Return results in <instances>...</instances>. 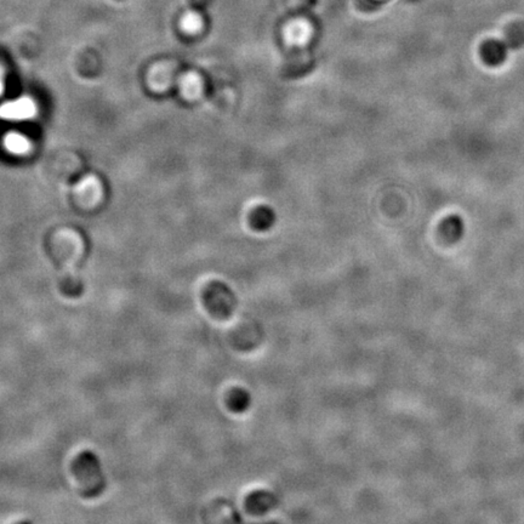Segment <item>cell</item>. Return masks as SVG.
<instances>
[{"instance_id":"cell-4","label":"cell","mask_w":524,"mask_h":524,"mask_svg":"<svg viewBox=\"0 0 524 524\" xmlns=\"http://www.w3.org/2000/svg\"><path fill=\"white\" fill-rule=\"evenodd\" d=\"M440 231L446 241L451 243L459 241L465 232V222L462 216L449 215L442 221Z\"/></svg>"},{"instance_id":"cell-5","label":"cell","mask_w":524,"mask_h":524,"mask_svg":"<svg viewBox=\"0 0 524 524\" xmlns=\"http://www.w3.org/2000/svg\"><path fill=\"white\" fill-rule=\"evenodd\" d=\"M4 146L9 152L16 156H22L25 153L28 152L29 150V141L27 140L26 137L21 135V134H9L4 140Z\"/></svg>"},{"instance_id":"cell-2","label":"cell","mask_w":524,"mask_h":524,"mask_svg":"<svg viewBox=\"0 0 524 524\" xmlns=\"http://www.w3.org/2000/svg\"><path fill=\"white\" fill-rule=\"evenodd\" d=\"M313 64L315 60L312 53L305 49H299L298 51L289 55L282 69V74L287 78H298L309 73L313 69Z\"/></svg>"},{"instance_id":"cell-1","label":"cell","mask_w":524,"mask_h":524,"mask_svg":"<svg viewBox=\"0 0 524 524\" xmlns=\"http://www.w3.org/2000/svg\"><path fill=\"white\" fill-rule=\"evenodd\" d=\"M36 112L37 107L34 101L26 96L0 106V118L4 121H28L34 117Z\"/></svg>"},{"instance_id":"cell-6","label":"cell","mask_w":524,"mask_h":524,"mask_svg":"<svg viewBox=\"0 0 524 524\" xmlns=\"http://www.w3.org/2000/svg\"><path fill=\"white\" fill-rule=\"evenodd\" d=\"M505 42L508 43L510 47H523L524 45V23L523 22H517L509 27L506 32V39Z\"/></svg>"},{"instance_id":"cell-8","label":"cell","mask_w":524,"mask_h":524,"mask_svg":"<svg viewBox=\"0 0 524 524\" xmlns=\"http://www.w3.org/2000/svg\"><path fill=\"white\" fill-rule=\"evenodd\" d=\"M3 91H4V77L0 71V95L3 94Z\"/></svg>"},{"instance_id":"cell-7","label":"cell","mask_w":524,"mask_h":524,"mask_svg":"<svg viewBox=\"0 0 524 524\" xmlns=\"http://www.w3.org/2000/svg\"><path fill=\"white\" fill-rule=\"evenodd\" d=\"M273 213L266 208H260L254 213V225L259 228H266L273 221Z\"/></svg>"},{"instance_id":"cell-3","label":"cell","mask_w":524,"mask_h":524,"mask_svg":"<svg viewBox=\"0 0 524 524\" xmlns=\"http://www.w3.org/2000/svg\"><path fill=\"white\" fill-rule=\"evenodd\" d=\"M509 49L510 47L505 40L488 39L481 45V56L488 66L498 67L506 61Z\"/></svg>"}]
</instances>
